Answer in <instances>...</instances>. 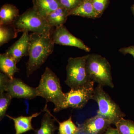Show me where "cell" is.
<instances>
[{"label":"cell","instance_id":"ba28073f","mask_svg":"<svg viewBox=\"0 0 134 134\" xmlns=\"http://www.w3.org/2000/svg\"><path fill=\"white\" fill-rule=\"evenodd\" d=\"M93 86H84L72 89L65 93V100L62 110L68 108L81 109L91 99H93Z\"/></svg>","mask_w":134,"mask_h":134},{"label":"cell","instance_id":"7c38bea8","mask_svg":"<svg viewBox=\"0 0 134 134\" xmlns=\"http://www.w3.org/2000/svg\"><path fill=\"white\" fill-rule=\"evenodd\" d=\"M41 112L35 113L30 116H21L16 118L11 117L7 114L6 116L14 121L15 130V134H22L31 130L35 131L32 125V121L33 118L41 114Z\"/></svg>","mask_w":134,"mask_h":134},{"label":"cell","instance_id":"e0dca14e","mask_svg":"<svg viewBox=\"0 0 134 134\" xmlns=\"http://www.w3.org/2000/svg\"><path fill=\"white\" fill-rule=\"evenodd\" d=\"M70 15L77 16L93 19L98 18L93 8L92 0H83L76 8L69 12Z\"/></svg>","mask_w":134,"mask_h":134},{"label":"cell","instance_id":"9c48e42d","mask_svg":"<svg viewBox=\"0 0 134 134\" xmlns=\"http://www.w3.org/2000/svg\"><path fill=\"white\" fill-rule=\"evenodd\" d=\"M51 37L55 44L74 47L88 52L90 51V47L81 39L72 35L64 25L53 30L51 32Z\"/></svg>","mask_w":134,"mask_h":134},{"label":"cell","instance_id":"f1b7e54d","mask_svg":"<svg viewBox=\"0 0 134 134\" xmlns=\"http://www.w3.org/2000/svg\"></svg>","mask_w":134,"mask_h":134},{"label":"cell","instance_id":"277c9868","mask_svg":"<svg viewBox=\"0 0 134 134\" xmlns=\"http://www.w3.org/2000/svg\"><path fill=\"white\" fill-rule=\"evenodd\" d=\"M87 74L92 81L101 86L114 87L110 63L99 54H89L86 64Z\"/></svg>","mask_w":134,"mask_h":134},{"label":"cell","instance_id":"ffe728a7","mask_svg":"<svg viewBox=\"0 0 134 134\" xmlns=\"http://www.w3.org/2000/svg\"><path fill=\"white\" fill-rule=\"evenodd\" d=\"M56 121L59 123L58 134H75L80 132L81 129L77 127L73 122L71 116L63 122H59L57 120Z\"/></svg>","mask_w":134,"mask_h":134},{"label":"cell","instance_id":"44dd1931","mask_svg":"<svg viewBox=\"0 0 134 134\" xmlns=\"http://www.w3.org/2000/svg\"><path fill=\"white\" fill-rule=\"evenodd\" d=\"M120 134H134V122L122 118L115 124Z\"/></svg>","mask_w":134,"mask_h":134},{"label":"cell","instance_id":"8fae6325","mask_svg":"<svg viewBox=\"0 0 134 134\" xmlns=\"http://www.w3.org/2000/svg\"><path fill=\"white\" fill-rule=\"evenodd\" d=\"M111 125L108 120L97 114L86 120L83 124V134H103Z\"/></svg>","mask_w":134,"mask_h":134},{"label":"cell","instance_id":"30bf717a","mask_svg":"<svg viewBox=\"0 0 134 134\" xmlns=\"http://www.w3.org/2000/svg\"><path fill=\"white\" fill-rule=\"evenodd\" d=\"M30 36L29 32L23 33V35L6 51V53L14 58L18 63L24 56L29 55Z\"/></svg>","mask_w":134,"mask_h":134},{"label":"cell","instance_id":"7402d4cb","mask_svg":"<svg viewBox=\"0 0 134 134\" xmlns=\"http://www.w3.org/2000/svg\"><path fill=\"white\" fill-rule=\"evenodd\" d=\"M12 98L6 92L0 93V120L6 116V112L11 103Z\"/></svg>","mask_w":134,"mask_h":134},{"label":"cell","instance_id":"2e32d148","mask_svg":"<svg viewBox=\"0 0 134 134\" xmlns=\"http://www.w3.org/2000/svg\"><path fill=\"white\" fill-rule=\"evenodd\" d=\"M19 15V10L14 5H3L0 9V25L13 24Z\"/></svg>","mask_w":134,"mask_h":134},{"label":"cell","instance_id":"603a6c76","mask_svg":"<svg viewBox=\"0 0 134 134\" xmlns=\"http://www.w3.org/2000/svg\"><path fill=\"white\" fill-rule=\"evenodd\" d=\"M92 2L99 18L106 9L110 3V0H92Z\"/></svg>","mask_w":134,"mask_h":134},{"label":"cell","instance_id":"d6986e66","mask_svg":"<svg viewBox=\"0 0 134 134\" xmlns=\"http://www.w3.org/2000/svg\"><path fill=\"white\" fill-rule=\"evenodd\" d=\"M18 32L13 24L0 25V46L15 38Z\"/></svg>","mask_w":134,"mask_h":134},{"label":"cell","instance_id":"83f0119b","mask_svg":"<svg viewBox=\"0 0 134 134\" xmlns=\"http://www.w3.org/2000/svg\"><path fill=\"white\" fill-rule=\"evenodd\" d=\"M79 133H76V134H79Z\"/></svg>","mask_w":134,"mask_h":134},{"label":"cell","instance_id":"484cf974","mask_svg":"<svg viewBox=\"0 0 134 134\" xmlns=\"http://www.w3.org/2000/svg\"><path fill=\"white\" fill-rule=\"evenodd\" d=\"M103 134H120L117 128H114L110 126Z\"/></svg>","mask_w":134,"mask_h":134},{"label":"cell","instance_id":"8992f818","mask_svg":"<svg viewBox=\"0 0 134 134\" xmlns=\"http://www.w3.org/2000/svg\"><path fill=\"white\" fill-rule=\"evenodd\" d=\"M13 24L18 32L31 31L33 33H51L53 29L48 25L45 18L33 7L26 10L16 19Z\"/></svg>","mask_w":134,"mask_h":134},{"label":"cell","instance_id":"5b68a950","mask_svg":"<svg viewBox=\"0 0 134 134\" xmlns=\"http://www.w3.org/2000/svg\"><path fill=\"white\" fill-rule=\"evenodd\" d=\"M93 99L98 106L97 114L107 120L111 124H115L125 117L118 104L112 99L103 89V86L98 85L94 89Z\"/></svg>","mask_w":134,"mask_h":134},{"label":"cell","instance_id":"d4e9b609","mask_svg":"<svg viewBox=\"0 0 134 134\" xmlns=\"http://www.w3.org/2000/svg\"><path fill=\"white\" fill-rule=\"evenodd\" d=\"M119 52L123 55L129 54L134 58V46H132L127 47H122L119 50Z\"/></svg>","mask_w":134,"mask_h":134},{"label":"cell","instance_id":"7a4b0ae2","mask_svg":"<svg viewBox=\"0 0 134 134\" xmlns=\"http://www.w3.org/2000/svg\"><path fill=\"white\" fill-rule=\"evenodd\" d=\"M36 88L38 96L44 98L47 102L54 104V112L62 110L65 93L62 91L59 79L50 68H46Z\"/></svg>","mask_w":134,"mask_h":134},{"label":"cell","instance_id":"52a82bcc","mask_svg":"<svg viewBox=\"0 0 134 134\" xmlns=\"http://www.w3.org/2000/svg\"><path fill=\"white\" fill-rule=\"evenodd\" d=\"M6 92L13 98L32 99L38 96L36 88L27 85L21 79H11L2 72L0 73V93Z\"/></svg>","mask_w":134,"mask_h":134},{"label":"cell","instance_id":"5bb4252c","mask_svg":"<svg viewBox=\"0 0 134 134\" xmlns=\"http://www.w3.org/2000/svg\"><path fill=\"white\" fill-rule=\"evenodd\" d=\"M16 61L6 53L0 54L1 72L7 75L10 79L14 78L15 74L19 73L20 69L16 66Z\"/></svg>","mask_w":134,"mask_h":134},{"label":"cell","instance_id":"9a60e30c","mask_svg":"<svg viewBox=\"0 0 134 134\" xmlns=\"http://www.w3.org/2000/svg\"><path fill=\"white\" fill-rule=\"evenodd\" d=\"M69 16V11L62 7L51 12L45 18L49 26L53 29L64 25Z\"/></svg>","mask_w":134,"mask_h":134},{"label":"cell","instance_id":"4316f807","mask_svg":"<svg viewBox=\"0 0 134 134\" xmlns=\"http://www.w3.org/2000/svg\"><path fill=\"white\" fill-rule=\"evenodd\" d=\"M131 10H132V13H133V15L134 16V4H133L132 5V7H131Z\"/></svg>","mask_w":134,"mask_h":134},{"label":"cell","instance_id":"cb8c5ba5","mask_svg":"<svg viewBox=\"0 0 134 134\" xmlns=\"http://www.w3.org/2000/svg\"><path fill=\"white\" fill-rule=\"evenodd\" d=\"M63 7L69 12L72 11L79 6L83 0H60Z\"/></svg>","mask_w":134,"mask_h":134},{"label":"cell","instance_id":"ac0fdd59","mask_svg":"<svg viewBox=\"0 0 134 134\" xmlns=\"http://www.w3.org/2000/svg\"><path fill=\"white\" fill-rule=\"evenodd\" d=\"M52 116L48 111H47L42 118L40 127L35 130V134H55L58 127L55 124L56 119H52Z\"/></svg>","mask_w":134,"mask_h":134},{"label":"cell","instance_id":"3957f363","mask_svg":"<svg viewBox=\"0 0 134 134\" xmlns=\"http://www.w3.org/2000/svg\"><path fill=\"white\" fill-rule=\"evenodd\" d=\"M88 55V54L81 57L69 58L65 82L70 89L94 86L95 82L89 77L86 71V61Z\"/></svg>","mask_w":134,"mask_h":134},{"label":"cell","instance_id":"6da1fadb","mask_svg":"<svg viewBox=\"0 0 134 134\" xmlns=\"http://www.w3.org/2000/svg\"><path fill=\"white\" fill-rule=\"evenodd\" d=\"M29 59L26 63V74L29 77L45 62L52 53L54 43L51 33L30 34Z\"/></svg>","mask_w":134,"mask_h":134},{"label":"cell","instance_id":"4fadbf2b","mask_svg":"<svg viewBox=\"0 0 134 134\" xmlns=\"http://www.w3.org/2000/svg\"><path fill=\"white\" fill-rule=\"evenodd\" d=\"M32 2L34 8L44 18L51 12L62 7L60 0H33Z\"/></svg>","mask_w":134,"mask_h":134}]
</instances>
